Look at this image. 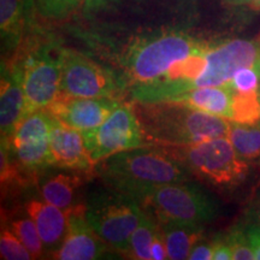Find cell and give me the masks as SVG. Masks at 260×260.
I'll list each match as a JSON object with an SVG mask.
<instances>
[{
	"mask_svg": "<svg viewBox=\"0 0 260 260\" xmlns=\"http://www.w3.org/2000/svg\"><path fill=\"white\" fill-rule=\"evenodd\" d=\"M233 94L234 89L228 83L225 86L201 87L194 88L175 96L169 102L183 103L199 111L233 119Z\"/></svg>",
	"mask_w": 260,
	"mask_h": 260,
	"instance_id": "e0dca14e",
	"label": "cell"
},
{
	"mask_svg": "<svg viewBox=\"0 0 260 260\" xmlns=\"http://www.w3.org/2000/svg\"><path fill=\"white\" fill-rule=\"evenodd\" d=\"M35 9V0H0L2 53L5 59L14 56L24 41Z\"/></svg>",
	"mask_w": 260,
	"mask_h": 260,
	"instance_id": "9a60e30c",
	"label": "cell"
},
{
	"mask_svg": "<svg viewBox=\"0 0 260 260\" xmlns=\"http://www.w3.org/2000/svg\"><path fill=\"white\" fill-rule=\"evenodd\" d=\"M54 117L47 110H39L24 117L9 139L10 149L22 171L35 175L51 167L50 134Z\"/></svg>",
	"mask_w": 260,
	"mask_h": 260,
	"instance_id": "30bf717a",
	"label": "cell"
},
{
	"mask_svg": "<svg viewBox=\"0 0 260 260\" xmlns=\"http://www.w3.org/2000/svg\"><path fill=\"white\" fill-rule=\"evenodd\" d=\"M24 111L22 74L11 59H3L0 79V129L2 136L10 139L21 122Z\"/></svg>",
	"mask_w": 260,
	"mask_h": 260,
	"instance_id": "5bb4252c",
	"label": "cell"
},
{
	"mask_svg": "<svg viewBox=\"0 0 260 260\" xmlns=\"http://www.w3.org/2000/svg\"><path fill=\"white\" fill-rule=\"evenodd\" d=\"M256 214H258V219L260 222V201H259V205H258V211H256Z\"/></svg>",
	"mask_w": 260,
	"mask_h": 260,
	"instance_id": "d6a6232c",
	"label": "cell"
},
{
	"mask_svg": "<svg viewBox=\"0 0 260 260\" xmlns=\"http://www.w3.org/2000/svg\"><path fill=\"white\" fill-rule=\"evenodd\" d=\"M138 201L141 209L160 224L176 222L203 225L216 219L219 211L217 200L191 180L157 187Z\"/></svg>",
	"mask_w": 260,
	"mask_h": 260,
	"instance_id": "8992f818",
	"label": "cell"
},
{
	"mask_svg": "<svg viewBox=\"0 0 260 260\" xmlns=\"http://www.w3.org/2000/svg\"><path fill=\"white\" fill-rule=\"evenodd\" d=\"M164 148L189 170L191 176L218 189H234L248 177L249 162L237 154L229 138Z\"/></svg>",
	"mask_w": 260,
	"mask_h": 260,
	"instance_id": "5b68a950",
	"label": "cell"
},
{
	"mask_svg": "<svg viewBox=\"0 0 260 260\" xmlns=\"http://www.w3.org/2000/svg\"><path fill=\"white\" fill-rule=\"evenodd\" d=\"M230 87L239 93L259 92L260 88V71L258 64L254 67H243L234 74Z\"/></svg>",
	"mask_w": 260,
	"mask_h": 260,
	"instance_id": "484cf974",
	"label": "cell"
},
{
	"mask_svg": "<svg viewBox=\"0 0 260 260\" xmlns=\"http://www.w3.org/2000/svg\"><path fill=\"white\" fill-rule=\"evenodd\" d=\"M158 228L159 225L154 222L153 217H151L144 211L139 225L136 226L134 233L130 236V258L140 260L152 259L151 247Z\"/></svg>",
	"mask_w": 260,
	"mask_h": 260,
	"instance_id": "44dd1931",
	"label": "cell"
},
{
	"mask_svg": "<svg viewBox=\"0 0 260 260\" xmlns=\"http://www.w3.org/2000/svg\"><path fill=\"white\" fill-rule=\"evenodd\" d=\"M25 211L31 217L44 243L45 253L53 255L64 241L69 222V210H63L42 200H30Z\"/></svg>",
	"mask_w": 260,
	"mask_h": 260,
	"instance_id": "2e32d148",
	"label": "cell"
},
{
	"mask_svg": "<svg viewBox=\"0 0 260 260\" xmlns=\"http://www.w3.org/2000/svg\"><path fill=\"white\" fill-rule=\"evenodd\" d=\"M8 226L21 240L25 248L31 254L32 259L41 258V255L45 253L44 243H42L37 224L29 216L27 211L23 216L12 219Z\"/></svg>",
	"mask_w": 260,
	"mask_h": 260,
	"instance_id": "7402d4cb",
	"label": "cell"
},
{
	"mask_svg": "<svg viewBox=\"0 0 260 260\" xmlns=\"http://www.w3.org/2000/svg\"><path fill=\"white\" fill-rule=\"evenodd\" d=\"M82 174H68L57 172L45 176L40 183V194L46 203L60 207L63 210L71 209L75 206L79 190L84 183Z\"/></svg>",
	"mask_w": 260,
	"mask_h": 260,
	"instance_id": "ac0fdd59",
	"label": "cell"
},
{
	"mask_svg": "<svg viewBox=\"0 0 260 260\" xmlns=\"http://www.w3.org/2000/svg\"><path fill=\"white\" fill-rule=\"evenodd\" d=\"M207 44L187 32L155 31L133 39L119 52L107 54L106 60L111 64L109 69L122 88L129 93L161 77L171 67L203 50Z\"/></svg>",
	"mask_w": 260,
	"mask_h": 260,
	"instance_id": "6da1fadb",
	"label": "cell"
},
{
	"mask_svg": "<svg viewBox=\"0 0 260 260\" xmlns=\"http://www.w3.org/2000/svg\"><path fill=\"white\" fill-rule=\"evenodd\" d=\"M258 68H259V71H260V60H259V63H258ZM259 94H260V88H259Z\"/></svg>",
	"mask_w": 260,
	"mask_h": 260,
	"instance_id": "836d02e7",
	"label": "cell"
},
{
	"mask_svg": "<svg viewBox=\"0 0 260 260\" xmlns=\"http://www.w3.org/2000/svg\"><path fill=\"white\" fill-rule=\"evenodd\" d=\"M188 259L190 260H210L213 259V242L200 241L191 249Z\"/></svg>",
	"mask_w": 260,
	"mask_h": 260,
	"instance_id": "83f0119b",
	"label": "cell"
},
{
	"mask_svg": "<svg viewBox=\"0 0 260 260\" xmlns=\"http://www.w3.org/2000/svg\"><path fill=\"white\" fill-rule=\"evenodd\" d=\"M124 89L112 71L82 53L63 52L60 93L74 98H113L121 100Z\"/></svg>",
	"mask_w": 260,
	"mask_h": 260,
	"instance_id": "ba28073f",
	"label": "cell"
},
{
	"mask_svg": "<svg viewBox=\"0 0 260 260\" xmlns=\"http://www.w3.org/2000/svg\"><path fill=\"white\" fill-rule=\"evenodd\" d=\"M152 259L153 260H164L168 259V252H167V245H165V237L164 233H162L161 226L158 228L157 233H155L153 243L151 247Z\"/></svg>",
	"mask_w": 260,
	"mask_h": 260,
	"instance_id": "f1b7e54d",
	"label": "cell"
},
{
	"mask_svg": "<svg viewBox=\"0 0 260 260\" xmlns=\"http://www.w3.org/2000/svg\"><path fill=\"white\" fill-rule=\"evenodd\" d=\"M64 48L40 38H25L9 59L18 65L24 92L23 117L46 110L60 93ZM21 119V121H22Z\"/></svg>",
	"mask_w": 260,
	"mask_h": 260,
	"instance_id": "277c9868",
	"label": "cell"
},
{
	"mask_svg": "<svg viewBox=\"0 0 260 260\" xmlns=\"http://www.w3.org/2000/svg\"><path fill=\"white\" fill-rule=\"evenodd\" d=\"M149 145H193L205 140L228 138L232 123L229 119L199 111L178 102H132Z\"/></svg>",
	"mask_w": 260,
	"mask_h": 260,
	"instance_id": "3957f363",
	"label": "cell"
},
{
	"mask_svg": "<svg viewBox=\"0 0 260 260\" xmlns=\"http://www.w3.org/2000/svg\"><path fill=\"white\" fill-rule=\"evenodd\" d=\"M228 2L236 5H247L254 9H260V0H228Z\"/></svg>",
	"mask_w": 260,
	"mask_h": 260,
	"instance_id": "1f68e13d",
	"label": "cell"
},
{
	"mask_svg": "<svg viewBox=\"0 0 260 260\" xmlns=\"http://www.w3.org/2000/svg\"><path fill=\"white\" fill-rule=\"evenodd\" d=\"M82 134L94 165L122 151L151 146L144 138L132 103H122L102 124Z\"/></svg>",
	"mask_w": 260,
	"mask_h": 260,
	"instance_id": "9c48e42d",
	"label": "cell"
},
{
	"mask_svg": "<svg viewBox=\"0 0 260 260\" xmlns=\"http://www.w3.org/2000/svg\"><path fill=\"white\" fill-rule=\"evenodd\" d=\"M109 248L89 225L84 214V204H77L69 210V222L64 241L52 256L59 260L102 259Z\"/></svg>",
	"mask_w": 260,
	"mask_h": 260,
	"instance_id": "7c38bea8",
	"label": "cell"
},
{
	"mask_svg": "<svg viewBox=\"0 0 260 260\" xmlns=\"http://www.w3.org/2000/svg\"><path fill=\"white\" fill-rule=\"evenodd\" d=\"M230 141L243 160L248 162L260 161V126L232 123L229 133Z\"/></svg>",
	"mask_w": 260,
	"mask_h": 260,
	"instance_id": "ffe728a7",
	"label": "cell"
},
{
	"mask_svg": "<svg viewBox=\"0 0 260 260\" xmlns=\"http://www.w3.org/2000/svg\"><path fill=\"white\" fill-rule=\"evenodd\" d=\"M258 125H259V126H260V122H259V123H258Z\"/></svg>",
	"mask_w": 260,
	"mask_h": 260,
	"instance_id": "e575fe53",
	"label": "cell"
},
{
	"mask_svg": "<svg viewBox=\"0 0 260 260\" xmlns=\"http://www.w3.org/2000/svg\"><path fill=\"white\" fill-rule=\"evenodd\" d=\"M167 245L168 259H188L193 247L203 240L204 226L200 224L169 222L161 224Z\"/></svg>",
	"mask_w": 260,
	"mask_h": 260,
	"instance_id": "d6986e66",
	"label": "cell"
},
{
	"mask_svg": "<svg viewBox=\"0 0 260 260\" xmlns=\"http://www.w3.org/2000/svg\"><path fill=\"white\" fill-rule=\"evenodd\" d=\"M84 0H35L39 14L50 19H63L80 8Z\"/></svg>",
	"mask_w": 260,
	"mask_h": 260,
	"instance_id": "cb8c5ba5",
	"label": "cell"
},
{
	"mask_svg": "<svg viewBox=\"0 0 260 260\" xmlns=\"http://www.w3.org/2000/svg\"><path fill=\"white\" fill-rule=\"evenodd\" d=\"M246 235L248 239L251 247L254 252V256L256 260H260V226L249 225L246 228Z\"/></svg>",
	"mask_w": 260,
	"mask_h": 260,
	"instance_id": "4dcf8cb0",
	"label": "cell"
},
{
	"mask_svg": "<svg viewBox=\"0 0 260 260\" xmlns=\"http://www.w3.org/2000/svg\"><path fill=\"white\" fill-rule=\"evenodd\" d=\"M233 122L240 124L255 125L260 122L259 92L233 94Z\"/></svg>",
	"mask_w": 260,
	"mask_h": 260,
	"instance_id": "603a6c76",
	"label": "cell"
},
{
	"mask_svg": "<svg viewBox=\"0 0 260 260\" xmlns=\"http://www.w3.org/2000/svg\"><path fill=\"white\" fill-rule=\"evenodd\" d=\"M0 254L6 260H29L32 256L21 240L15 235L9 226L2 228L0 233Z\"/></svg>",
	"mask_w": 260,
	"mask_h": 260,
	"instance_id": "d4e9b609",
	"label": "cell"
},
{
	"mask_svg": "<svg viewBox=\"0 0 260 260\" xmlns=\"http://www.w3.org/2000/svg\"><path fill=\"white\" fill-rule=\"evenodd\" d=\"M93 172L110 189L139 200L154 188L191 180L189 170L161 146H144L95 162Z\"/></svg>",
	"mask_w": 260,
	"mask_h": 260,
	"instance_id": "7a4b0ae2",
	"label": "cell"
},
{
	"mask_svg": "<svg viewBox=\"0 0 260 260\" xmlns=\"http://www.w3.org/2000/svg\"><path fill=\"white\" fill-rule=\"evenodd\" d=\"M50 160L51 167L67 170L87 172L94 169L82 132L64 124L56 117L50 134Z\"/></svg>",
	"mask_w": 260,
	"mask_h": 260,
	"instance_id": "4fadbf2b",
	"label": "cell"
},
{
	"mask_svg": "<svg viewBox=\"0 0 260 260\" xmlns=\"http://www.w3.org/2000/svg\"><path fill=\"white\" fill-rule=\"evenodd\" d=\"M122 103L113 98H74L59 94L46 110L58 121L83 133L102 124Z\"/></svg>",
	"mask_w": 260,
	"mask_h": 260,
	"instance_id": "8fae6325",
	"label": "cell"
},
{
	"mask_svg": "<svg viewBox=\"0 0 260 260\" xmlns=\"http://www.w3.org/2000/svg\"><path fill=\"white\" fill-rule=\"evenodd\" d=\"M226 241L233 249V256L235 260H253L255 259L251 243L247 239L246 232L235 228L228 234Z\"/></svg>",
	"mask_w": 260,
	"mask_h": 260,
	"instance_id": "4316f807",
	"label": "cell"
},
{
	"mask_svg": "<svg viewBox=\"0 0 260 260\" xmlns=\"http://www.w3.org/2000/svg\"><path fill=\"white\" fill-rule=\"evenodd\" d=\"M84 214L110 249L129 255L130 236L144 214L135 198L106 187L89 194L84 203Z\"/></svg>",
	"mask_w": 260,
	"mask_h": 260,
	"instance_id": "52a82bcc",
	"label": "cell"
},
{
	"mask_svg": "<svg viewBox=\"0 0 260 260\" xmlns=\"http://www.w3.org/2000/svg\"><path fill=\"white\" fill-rule=\"evenodd\" d=\"M213 259L214 260H232L233 249L225 239H214L213 240Z\"/></svg>",
	"mask_w": 260,
	"mask_h": 260,
	"instance_id": "f546056e",
	"label": "cell"
}]
</instances>
